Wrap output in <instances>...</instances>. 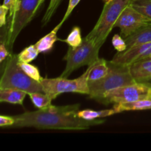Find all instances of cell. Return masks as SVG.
<instances>
[{
  "mask_svg": "<svg viewBox=\"0 0 151 151\" xmlns=\"http://www.w3.org/2000/svg\"><path fill=\"white\" fill-rule=\"evenodd\" d=\"M19 0H4L3 5L5 6L9 10L8 16H7V22L13 18L17 10L18 5H19Z\"/></svg>",
  "mask_w": 151,
  "mask_h": 151,
  "instance_id": "d4e9b609",
  "label": "cell"
},
{
  "mask_svg": "<svg viewBox=\"0 0 151 151\" xmlns=\"http://www.w3.org/2000/svg\"><path fill=\"white\" fill-rule=\"evenodd\" d=\"M100 48L101 47L86 37L83 38L82 44L78 47H69L63 58V60L66 62V67L60 77L68 78L74 71L81 66H88L95 63L100 58L99 52Z\"/></svg>",
  "mask_w": 151,
  "mask_h": 151,
  "instance_id": "5b68a950",
  "label": "cell"
},
{
  "mask_svg": "<svg viewBox=\"0 0 151 151\" xmlns=\"http://www.w3.org/2000/svg\"><path fill=\"white\" fill-rule=\"evenodd\" d=\"M149 22L151 21L130 4L122 12L114 27H119L121 35L125 38Z\"/></svg>",
  "mask_w": 151,
  "mask_h": 151,
  "instance_id": "9c48e42d",
  "label": "cell"
},
{
  "mask_svg": "<svg viewBox=\"0 0 151 151\" xmlns=\"http://www.w3.org/2000/svg\"><path fill=\"white\" fill-rule=\"evenodd\" d=\"M151 55V42L139 44L127 49L122 52H117L112 58L115 63L130 66L134 62L150 57Z\"/></svg>",
  "mask_w": 151,
  "mask_h": 151,
  "instance_id": "30bf717a",
  "label": "cell"
},
{
  "mask_svg": "<svg viewBox=\"0 0 151 151\" xmlns=\"http://www.w3.org/2000/svg\"><path fill=\"white\" fill-rule=\"evenodd\" d=\"M7 44H6L5 39L1 38V43H0V63H3V62L7 60V58L10 56V50H8Z\"/></svg>",
  "mask_w": 151,
  "mask_h": 151,
  "instance_id": "484cf974",
  "label": "cell"
},
{
  "mask_svg": "<svg viewBox=\"0 0 151 151\" xmlns=\"http://www.w3.org/2000/svg\"><path fill=\"white\" fill-rule=\"evenodd\" d=\"M88 83L94 82L104 78L109 72V61L103 58H99L95 63L90 65Z\"/></svg>",
  "mask_w": 151,
  "mask_h": 151,
  "instance_id": "5bb4252c",
  "label": "cell"
},
{
  "mask_svg": "<svg viewBox=\"0 0 151 151\" xmlns=\"http://www.w3.org/2000/svg\"><path fill=\"white\" fill-rule=\"evenodd\" d=\"M125 39L128 49L151 42V22L145 24Z\"/></svg>",
  "mask_w": 151,
  "mask_h": 151,
  "instance_id": "7c38bea8",
  "label": "cell"
},
{
  "mask_svg": "<svg viewBox=\"0 0 151 151\" xmlns=\"http://www.w3.org/2000/svg\"><path fill=\"white\" fill-rule=\"evenodd\" d=\"M44 1L45 0H39V7H41V5L44 3ZM57 1L58 0H50V4H49L48 7H47V11H46L44 18L42 19V22L44 25L47 24L50 22V20L52 17L53 15H54V7L55 6L56 3H57Z\"/></svg>",
  "mask_w": 151,
  "mask_h": 151,
  "instance_id": "cb8c5ba5",
  "label": "cell"
},
{
  "mask_svg": "<svg viewBox=\"0 0 151 151\" xmlns=\"http://www.w3.org/2000/svg\"><path fill=\"white\" fill-rule=\"evenodd\" d=\"M61 26L62 25L58 24L50 33L41 38L35 44L39 53H45L51 51L55 43L58 40L57 37V32L58 29L61 27Z\"/></svg>",
  "mask_w": 151,
  "mask_h": 151,
  "instance_id": "9a60e30c",
  "label": "cell"
},
{
  "mask_svg": "<svg viewBox=\"0 0 151 151\" xmlns=\"http://www.w3.org/2000/svg\"><path fill=\"white\" fill-rule=\"evenodd\" d=\"M131 4L151 21V0H131Z\"/></svg>",
  "mask_w": 151,
  "mask_h": 151,
  "instance_id": "ffe728a7",
  "label": "cell"
},
{
  "mask_svg": "<svg viewBox=\"0 0 151 151\" xmlns=\"http://www.w3.org/2000/svg\"><path fill=\"white\" fill-rule=\"evenodd\" d=\"M83 40V38H82V36H81V29L79 27L76 26L74 27L66 39L64 40V42H66L69 47H77L82 44Z\"/></svg>",
  "mask_w": 151,
  "mask_h": 151,
  "instance_id": "44dd1931",
  "label": "cell"
},
{
  "mask_svg": "<svg viewBox=\"0 0 151 151\" xmlns=\"http://www.w3.org/2000/svg\"><path fill=\"white\" fill-rule=\"evenodd\" d=\"M61 1H62V0H58L57 1V3H56L55 6V7H54V13L56 11V10L58 9V7H59V5H60V4L61 3Z\"/></svg>",
  "mask_w": 151,
  "mask_h": 151,
  "instance_id": "f546056e",
  "label": "cell"
},
{
  "mask_svg": "<svg viewBox=\"0 0 151 151\" xmlns=\"http://www.w3.org/2000/svg\"><path fill=\"white\" fill-rule=\"evenodd\" d=\"M131 2V0H110L106 2L98 21L86 37L102 47L122 12Z\"/></svg>",
  "mask_w": 151,
  "mask_h": 151,
  "instance_id": "3957f363",
  "label": "cell"
},
{
  "mask_svg": "<svg viewBox=\"0 0 151 151\" xmlns=\"http://www.w3.org/2000/svg\"><path fill=\"white\" fill-rule=\"evenodd\" d=\"M117 114L114 109H106V110L96 111L92 109H85V110L78 111V115L79 117L86 120H93V119H100L102 117L110 116L111 115Z\"/></svg>",
  "mask_w": 151,
  "mask_h": 151,
  "instance_id": "e0dca14e",
  "label": "cell"
},
{
  "mask_svg": "<svg viewBox=\"0 0 151 151\" xmlns=\"http://www.w3.org/2000/svg\"><path fill=\"white\" fill-rule=\"evenodd\" d=\"M130 72L136 83H146L151 81V59L150 58L134 62L129 66Z\"/></svg>",
  "mask_w": 151,
  "mask_h": 151,
  "instance_id": "8fae6325",
  "label": "cell"
},
{
  "mask_svg": "<svg viewBox=\"0 0 151 151\" xmlns=\"http://www.w3.org/2000/svg\"><path fill=\"white\" fill-rule=\"evenodd\" d=\"M19 64L20 67L22 68V70L27 74L29 77H30L32 79L35 80V81L41 82L42 80V77L40 75V72L38 71V69L36 66H33V65L30 64L29 63H22V62L19 61Z\"/></svg>",
  "mask_w": 151,
  "mask_h": 151,
  "instance_id": "7402d4cb",
  "label": "cell"
},
{
  "mask_svg": "<svg viewBox=\"0 0 151 151\" xmlns=\"http://www.w3.org/2000/svg\"><path fill=\"white\" fill-rule=\"evenodd\" d=\"M15 123V119L13 116H7L1 115L0 116V126L1 128L4 127H10L11 128Z\"/></svg>",
  "mask_w": 151,
  "mask_h": 151,
  "instance_id": "83f0119b",
  "label": "cell"
},
{
  "mask_svg": "<svg viewBox=\"0 0 151 151\" xmlns=\"http://www.w3.org/2000/svg\"><path fill=\"white\" fill-rule=\"evenodd\" d=\"M39 7V0H19L14 16L7 24L5 41L10 51L18 35L31 22Z\"/></svg>",
  "mask_w": 151,
  "mask_h": 151,
  "instance_id": "52a82bcc",
  "label": "cell"
},
{
  "mask_svg": "<svg viewBox=\"0 0 151 151\" xmlns=\"http://www.w3.org/2000/svg\"><path fill=\"white\" fill-rule=\"evenodd\" d=\"M149 58H150L151 59V55H150V57H149Z\"/></svg>",
  "mask_w": 151,
  "mask_h": 151,
  "instance_id": "d6a6232c",
  "label": "cell"
},
{
  "mask_svg": "<svg viewBox=\"0 0 151 151\" xmlns=\"http://www.w3.org/2000/svg\"><path fill=\"white\" fill-rule=\"evenodd\" d=\"M151 99V86L147 83H134L108 91L104 94L102 104H122Z\"/></svg>",
  "mask_w": 151,
  "mask_h": 151,
  "instance_id": "ba28073f",
  "label": "cell"
},
{
  "mask_svg": "<svg viewBox=\"0 0 151 151\" xmlns=\"http://www.w3.org/2000/svg\"><path fill=\"white\" fill-rule=\"evenodd\" d=\"M91 66H88L86 70L79 78L69 80L66 78H43L41 81L43 91L50 97L52 100L63 93H79L88 94V75Z\"/></svg>",
  "mask_w": 151,
  "mask_h": 151,
  "instance_id": "8992f818",
  "label": "cell"
},
{
  "mask_svg": "<svg viewBox=\"0 0 151 151\" xmlns=\"http://www.w3.org/2000/svg\"><path fill=\"white\" fill-rule=\"evenodd\" d=\"M27 94L26 91L19 88H0V102L22 106Z\"/></svg>",
  "mask_w": 151,
  "mask_h": 151,
  "instance_id": "4fadbf2b",
  "label": "cell"
},
{
  "mask_svg": "<svg viewBox=\"0 0 151 151\" xmlns=\"http://www.w3.org/2000/svg\"><path fill=\"white\" fill-rule=\"evenodd\" d=\"M103 1H104L105 3H106V2H108V1H110V0H103Z\"/></svg>",
  "mask_w": 151,
  "mask_h": 151,
  "instance_id": "4dcf8cb0",
  "label": "cell"
},
{
  "mask_svg": "<svg viewBox=\"0 0 151 151\" xmlns=\"http://www.w3.org/2000/svg\"><path fill=\"white\" fill-rule=\"evenodd\" d=\"M14 88L30 92H44L41 82L32 79L22 69L17 55L10 54L7 58L0 80V88Z\"/></svg>",
  "mask_w": 151,
  "mask_h": 151,
  "instance_id": "277c9868",
  "label": "cell"
},
{
  "mask_svg": "<svg viewBox=\"0 0 151 151\" xmlns=\"http://www.w3.org/2000/svg\"><path fill=\"white\" fill-rule=\"evenodd\" d=\"M109 72L104 78L88 83V97L101 103L103 96L114 88L136 83L130 72L129 66L121 65L109 61Z\"/></svg>",
  "mask_w": 151,
  "mask_h": 151,
  "instance_id": "7a4b0ae2",
  "label": "cell"
},
{
  "mask_svg": "<svg viewBox=\"0 0 151 151\" xmlns=\"http://www.w3.org/2000/svg\"><path fill=\"white\" fill-rule=\"evenodd\" d=\"M7 13H9V10L2 4L0 7V27L6 26L7 24Z\"/></svg>",
  "mask_w": 151,
  "mask_h": 151,
  "instance_id": "f1b7e54d",
  "label": "cell"
},
{
  "mask_svg": "<svg viewBox=\"0 0 151 151\" xmlns=\"http://www.w3.org/2000/svg\"><path fill=\"white\" fill-rule=\"evenodd\" d=\"M39 52L37 50L35 45H30L24 49L20 53L17 55L18 60L22 63H30L38 57Z\"/></svg>",
  "mask_w": 151,
  "mask_h": 151,
  "instance_id": "d6986e66",
  "label": "cell"
},
{
  "mask_svg": "<svg viewBox=\"0 0 151 151\" xmlns=\"http://www.w3.org/2000/svg\"><path fill=\"white\" fill-rule=\"evenodd\" d=\"M111 43L115 50L117 51V52H122L128 49L125 39L122 35H119L118 34L114 35Z\"/></svg>",
  "mask_w": 151,
  "mask_h": 151,
  "instance_id": "603a6c76",
  "label": "cell"
},
{
  "mask_svg": "<svg viewBox=\"0 0 151 151\" xmlns=\"http://www.w3.org/2000/svg\"><path fill=\"white\" fill-rule=\"evenodd\" d=\"M114 109L118 113L128 111H143L150 110L151 109V99L142 100L132 103H122V104H114Z\"/></svg>",
  "mask_w": 151,
  "mask_h": 151,
  "instance_id": "2e32d148",
  "label": "cell"
},
{
  "mask_svg": "<svg viewBox=\"0 0 151 151\" xmlns=\"http://www.w3.org/2000/svg\"><path fill=\"white\" fill-rule=\"evenodd\" d=\"M34 106L38 109H44L52 104V100L44 92H30L28 94Z\"/></svg>",
  "mask_w": 151,
  "mask_h": 151,
  "instance_id": "ac0fdd59",
  "label": "cell"
},
{
  "mask_svg": "<svg viewBox=\"0 0 151 151\" xmlns=\"http://www.w3.org/2000/svg\"><path fill=\"white\" fill-rule=\"evenodd\" d=\"M147 83V84H148L149 86H151V81H150V82H148V83Z\"/></svg>",
  "mask_w": 151,
  "mask_h": 151,
  "instance_id": "1f68e13d",
  "label": "cell"
},
{
  "mask_svg": "<svg viewBox=\"0 0 151 151\" xmlns=\"http://www.w3.org/2000/svg\"><path fill=\"white\" fill-rule=\"evenodd\" d=\"M80 1H81V0H69L67 10H66V13H65V15L64 16H63V19H62L61 22H60V25H63V24L64 23L65 21L68 19V17H69V16L71 15V13H72L73 10L75 9V7L79 4Z\"/></svg>",
  "mask_w": 151,
  "mask_h": 151,
  "instance_id": "4316f807",
  "label": "cell"
},
{
  "mask_svg": "<svg viewBox=\"0 0 151 151\" xmlns=\"http://www.w3.org/2000/svg\"><path fill=\"white\" fill-rule=\"evenodd\" d=\"M79 104L56 106L50 105L34 111H26L14 116L11 128H35L41 130H85L101 125L104 119L86 120L79 117Z\"/></svg>",
  "mask_w": 151,
  "mask_h": 151,
  "instance_id": "6da1fadb",
  "label": "cell"
}]
</instances>
